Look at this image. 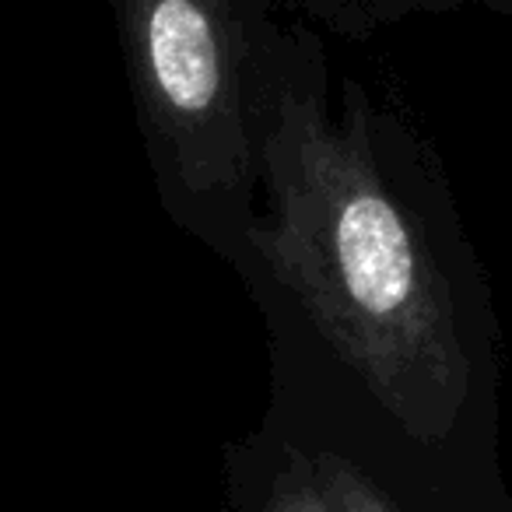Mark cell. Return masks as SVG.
<instances>
[{"label": "cell", "mask_w": 512, "mask_h": 512, "mask_svg": "<svg viewBox=\"0 0 512 512\" xmlns=\"http://www.w3.org/2000/svg\"><path fill=\"white\" fill-rule=\"evenodd\" d=\"M267 512H337L323 481H316L309 467H292L267 502Z\"/></svg>", "instance_id": "cell-4"}, {"label": "cell", "mask_w": 512, "mask_h": 512, "mask_svg": "<svg viewBox=\"0 0 512 512\" xmlns=\"http://www.w3.org/2000/svg\"><path fill=\"white\" fill-rule=\"evenodd\" d=\"M271 207L253 246L323 341L411 439L442 442L470 397V358L442 271L386 190L362 116L344 127L285 95L264 137Z\"/></svg>", "instance_id": "cell-1"}, {"label": "cell", "mask_w": 512, "mask_h": 512, "mask_svg": "<svg viewBox=\"0 0 512 512\" xmlns=\"http://www.w3.org/2000/svg\"><path fill=\"white\" fill-rule=\"evenodd\" d=\"M320 477L337 512H393L390 505H386V498L372 488L369 477L358 474L341 456H323Z\"/></svg>", "instance_id": "cell-3"}, {"label": "cell", "mask_w": 512, "mask_h": 512, "mask_svg": "<svg viewBox=\"0 0 512 512\" xmlns=\"http://www.w3.org/2000/svg\"><path fill=\"white\" fill-rule=\"evenodd\" d=\"M144 113L172 148L190 190L246 179L239 29L228 0H123Z\"/></svg>", "instance_id": "cell-2"}]
</instances>
